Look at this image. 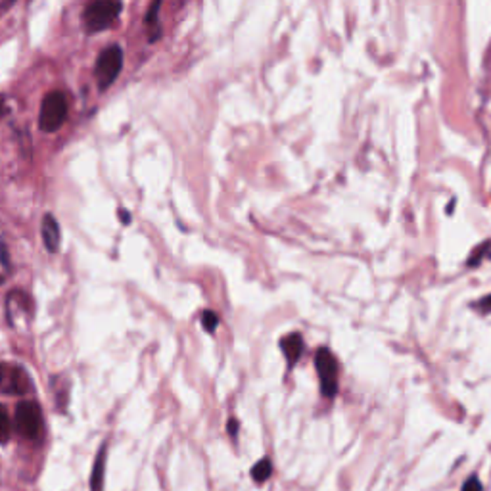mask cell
I'll list each match as a JSON object with an SVG mask.
<instances>
[{
    "label": "cell",
    "instance_id": "9a60e30c",
    "mask_svg": "<svg viewBox=\"0 0 491 491\" xmlns=\"http://www.w3.org/2000/svg\"><path fill=\"white\" fill-rule=\"evenodd\" d=\"M217 325H219V317H217V313L213 311L201 313V327H204V330H208V332H215Z\"/></svg>",
    "mask_w": 491,
    "mask_h": 491
},
{
    "label": "cell",
    "instance_id": "ffe728a7",
    "mask_svg": "<svg viewBox=\"0 0 491 491\" xmlns=\"http://www.w3.org/2000/svg\"><path fill=\"white\" fill-rule=\"evenodd\" d=\"M118 213H120V219L123 221V225L131 223V215H129V211H127V209H120Z\"/></svg>",
    "mask_w": 491,
    "mask_h": 491
},
{
    "label": "cell",
    "instance_id": "e0dca14e",
    "mask_svg": "<svg viewBox=\"0 0 491 491\" xmlns=\"http://www.w3.org/2000/svg\"><path fill=\"white\" fill-rule=\"evenodd\" d=\"M476 307L478 309H482L484 313H491V294L480 299V301H476Z\"/></svg>",
    "mask_w": 491,
    "mask_h": 491
},
{
    "label": "cell",
    "instance_id": "8992f818",
    "mask_svg": "<svg viewBox=\"0 0 491 491\" xmlns=\"http://www.w3.org/2000/svg\"><path fill=\"white\" fill-rule=\"evenodd\" d=\"M31 390L29 374L22 367L0 363V392L10 395L27 394Z\"/></svg>",
    "mask_w": 491,
    "mask_h": 491
},
{
    "label": "cell",
    "instance_id": "8fae6325",
    "mask_svg": "<svg viewBox=\"0 0 491 491\" xmlns=\"http://www.w3.org/2000/svg\"><path fill=\"white\" fill-rule=\"evenodd\" d=\"M104 474H106V446H102L97 455L94 467H92V474H90V491H102V488H104Z\"/></svg>",
    "mask_w": 491,
    "mask_h": 491
},
{
    "label": "cell",
    "instance_id": "9c48e42d",
    "mask_svg": "<svg viewBox=\"0 0 491 491\" xmlns=\"http://www.w3.org/2000/svg\"><path fill=\"white\" fill-rule=\"evenodd\" d=\"M6 313H8V320L14 319L15 317H27L29 315V298H27V294H23V292L15 290V292H10L6 298Z\"/></svg>",
    "mask_w": 491,
    "mask_h": 491
},
{
    "label": "cell",
    "instance_id": "7a4b0ae2",
    "mask_svg": "<svg viewBox=\"0 0 491 491\" xmlns=\"http://www.w3.org/2000/svg\"><path fill=\"white\" fill-rule=\"evenodd\" d=\"M67 113H69V102H67L66 92H62V90L48 92L43 98L41 112H38V129L43 133L60 131L67 121Z\"/></svg>",
    "mask_w": 491,
    "mask_h": 491
},
{
    "label": "cell",
    "instance_id": "277c9868",
    "mask_svg": "<svg viewBox=\"0 0 491 491\" xmlns=\"http://www.w3.org/2000/svg\"><path fill=\"white\" fill-rule=\"evenodd\" d=\"M15 432L25 439H37L43 434V411L35 401H22L15 407Z\"/></svg>",
    "mask_w": 491,
    "mask_h": 491
},
{
    "label": "cell",
    "instance_id": "5bb4252c",
    "mask_svg": "<svg viewBox=\"0 0 491 491\" xmlns=\"http://www.w3.org/2000/svg\"><path fill=\"white\" fill-rule=\"evenodd\" d=\"M10 271H12V269H10V259H8L6 248H4V244H0V284L6 280Z\"/></svg>",
    "mask_w": 491,
    "mask_h": 491
},
{
    "label": "cell",
    "instance_id": "4fadbf2b",
    "mask_svg": "<svg viewBox=\"0 0 491 491\" xmlns=\"http://www.w3.org/2000/svg\"><path fill=\"white\" fill-rule=\"evenodd\" d=\"M12 430H14V425H12V420H10L6 407L0 405V443H8V441H10Z\"/></svg>",
    "mask_w": 491,
    "mask_h": 491
},
{
    "label": "cell",
    "instance_id": "ac0fdd59",
    "mask_svg": "<svg viewBox=\"0 0 491 491\" xmlns=\"http://www.w3.org/2000/svg\"><path fill=\"white\" fill-rule=\"evenodd\" d=\"M227 430H229V434H231L232 438H236V432H239V422H236L234 418H231V420H229V426H227Z\"/></svg>",
    "mask_w": 491,
    "mask_h": 491
},
{
    "label": "cell",
    "instance_id": "3957f363",
    "mask_svg": "<svg viewBox=\"0 0 491 491\" xmlns=\"http://www.w3.org/2000/svg\"><path fill=\"white\" fill-rule=\"evenodd\" d=\"M121 69H123V48L120 45H110L98 54L94 64V79L98 90L104 92L118 81Z\"/></svg>",
    "mask_w": 491,
    "mask_h": 491
},
{
    "label": "cell",
    "instance_id": "52a82bcc",
    "mask_svg": "<svg viewBox=\"0 0 491 491\" xmlns=\"http://www.w3.org/2000/svg\"><path fill=\"white\" fill-rule=\"evenodd\" d=\"M41 234H43V244H45L46 250L52 253L58 252L62 234H60V225H58V221H56V217L50 215V213H46V215L43 217Z\"/></svg>",
    "mask_w": 491,
    "mask_h": 491
},
{
    "label": "cell",
    "instance_id": "30bf717a",
    "mask_svg": "<svg viewBox=\"0 0 491 491\" xmlns=\"http://www.w3.org/2000/svg\"><path fill=\"white\" fill-rule=\"evenodd\" d=\"M164 0H152L146 15H144V25L150 29V43H156L162 37V25H159V10H162Z\"/></svg>",
    "mask_w": 491,
    "mask_h": 491
},
{
    "label": "cell",
    "instance_id": "d6986e66",
    "mask_svg": "<svg viewBox=\"0 0 491 491\" xmlns=\"http://www.w3.org/2000/svg\"><path fill=\"white\" fill-rule=\"evenodd\" d=\"M15 0H0V15L4 14V12H8L10 8L14 6Z\"/></svg>",
    "mask_w": 491,
    "mask_h": 491
},
{
    "label": "cell",
    "instance_id": "6da1fadb",
    "mask_svg": "<svg viewBox=\"0 0 491 491\" xmlns=\"http://www.w3.org/2000/svg\"><path fill=\"white\" fill-rule=\"evenodd\" d=\"M123 0H89L83 10V27L87 35H98L120 20Z\"/></svg>",
    "mask_w": 491,
    "mask_h": 491
},
{
    "label": "cell",
    "instance_id": "5b68a950",
    "mask_svg": "<svg viewBox=\"0 0 491 491\" xmlns=\"http://www.w3.org/2000/svg\"><path fill=\"white\" fill-rule=\"evenodd\" d=\"M315 369L320 380V392L332 399L338 394V361L327 348H320L315 357Z\"/></svg>",
    "mask_w": 491,
    "mask_h": 491
},
{
    "label": "cell",
    "instance_id": "2e32d148",
    "mask_svg": "<svg viewBox=\"0 0 491 491\" xmlns=\"http://www.w3.org/2000/svg\"><path fill=\"white\" fill-rule=\"evenodd\" d=\"M461 491H484V488H482V482L478 480V476H470L469 480L462 484Z\"/></svg>",
    "mask_w": 491,
    "mask_h": 491
},
{
    "label": "cell",
    "instance_id": "7c38bea8",
    "mask_svg": "<svg viewBox=\"0 0 491 491\" xmlns=\"http://www.w3.org/2000/svg\"><path fill=\"white\" fill-rule=\"evenodd\" d=\"M271 474H273V462L269 459H261L259 462H255L252 467V478L257 484H263L265 480H269Z\"/></svg>",
    "mask_w": 491,
    "mask_h": 491
},
{
    "label": "cell",
    "instance_id": "ba28073f",
    "mask_svg": "<svg viewBox=\"0 0 491 491\" xmlns=\"http://www.w3.org/2000/svg\"><path fill=\"white\" fill-rule=\"evenodd\" d=\"M280 348H283V353L286 361H288V367H294L299 361V357L304 355V338L299 332H292V334L284 336L280 340Z\"/></svg>",
    "mask_w": 491,
    "mask_h": 491
}]
</instances>
